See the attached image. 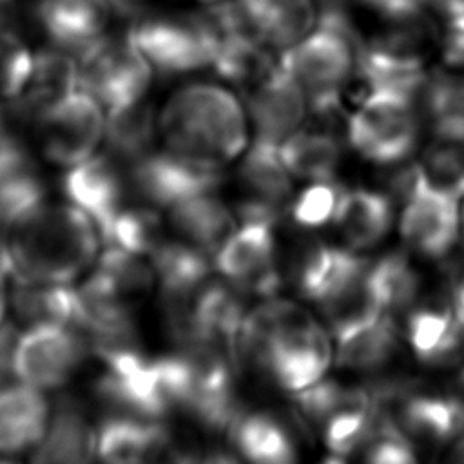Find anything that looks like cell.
<instances>
[{"label":"cell","mask_w":464,"mask_h":464,"mask_svg":"<svg viewBox=\"0 0 464 464\" xmlns=\"http://www.w3.org/2000/svg\"><path fill=\"white\" fill-rule=\"evenodd\" d=\"M236 353L239 370L250 366L292 393L321 381L332 362L323 326L303 306L274 297L245 315Z\"/></svg>","instance_id":"6da1fadb"},{"label":"cell","mask_w":464,"mask_h":464,"mask_svg":"<svg viewBox=\"0 0 464 464\" xmlns=\"http://www.w3.org/2000/svg\"><path fill=\"white\" fill-rule=\"evenodd\" d=\"M96 223L72 203H45L5 232L9 276L18 281L72 285L100 256Z\"/></svg>","instance_id":"7a4b0ae2"},{"label":"cell","mask_w":464,"mask_h":464,"mask_svg":"<svg viewBox=\"0 0 464 464\" xmlns=\"http://www.w3.org/2000/svg\"><path fill=\"white\" fill-rule=\"evenodd\" d=\"M158 132L169 152L223 169L246 149V111L223 85L190 83L170 94L158 116Z\"/></svg>","instance_id":"3957f363"},{"label":"cell","mask_w":464,"mask_h":464,"mask_svg":"<svg viewBox=\"0 0 464 464\" xmlns=\"http://www.w3.org/2000/svg\"><path fill=\"white\" fill-rule=\"evenodd\" d=\"M361 53L362 44L346 14L330 7L301 42L281 53L279 63L304 91L308 109L326 116L337 109L341 91L359 69Z\"/></svg>","instance_id":"277c9868"},{"label":"cell","mask_w":464,"mask_h":464,"mask_svg":"<svg viewBox=\"0 0 464 464\" xmlns=\"http://www.w3.org/2000/svg\"><path fill=\"white\" fill-rule=\"evenodd\" d=\"M420 111L399 92L368 89L346 120V140L364 160L393 165L410 158L419 141Z\"/></svg>","instance_id":"5b68a950"},{"label":"cell","mask_w":464,"mask_h":464,"mask_svg":"<svg viewBox=\"0 0 464 464\" xmlns=\"http://www.w3.org/2000/svg\"><path fill=\"white\" fill-rule=\"evenodd\" d=\"M129 31L154 72L187 74L214 65L216 33L207 11L141 16Z\"/></svg>","instance_id":"8992f818"},{"label":"cell","mask_w":464,"mask_h":464,"mask_svg":"<svg viewBox=\"0 0 464 464\" xmlns=\"http://www.w3.org/2000/svg\"><path fill=\"white\" fill-rule=\"evenodd\" d=\"M80 89L105 112L149 98L154 69L136 45L129 27L118 29L80 54Z\"/></svg>","instance_id":"52a82bcc"},{"label":"cell","mask_w":464,"mask_h":464,"mask_svg":"<svg viewBox=\"0 0 464 464\" xmlns=\"http://www.w3.org/2000/svg\"><path fill=\"white\" fill-rule=\"evenodd\" d=\"M89 350V341L80 330L60 323H38L18 335L13 372L20 382L42 392L60 390L78 373Z\"/></svg>","instance_id":"ba28073f"},{"label":"cell","mask_w":464,"mask_h":464,"mask_svg":"<svg viewBox=\"0 0 464 464\" xmlns=\"http://www.w3.org/2000/svg\"><path fill=\"white\" fill-rule=\"evenodd\" d=\"M44 158L71 169L100 150L105 138V109L89 92L78 89L34 120Z\"/></svg>","instance_id":"9c48e42d"},{"label":"cell","mask_w":464,"mask_h":464,"mask_svg":"<svg viewBox=\"0 0 464 464\" xmlns=\"http://www.w3.org/2000/svg\"><path fill=\"white\" fill-rule=\"evenodd\" d=\"M274 227L265 219L241 221L214 254V266L239 292L272 299L281 290Z\"/></svg>","instance_id":"30bf717a"},{"label":"cell","mask_w":464,"mask_h":464,"mask_svg":"<svg viewBox=\"0 0 464 464\" xmlns=\"http://www.w3.org/2000/svg\"><path fill=\"white\" fill-rule=\"evenodd\" d=\"M132 194L156 208H169L187 198L216 192L223 169L203 167L183 160L167 149L150 150L129 163Z\"/></svg>","instance_id":"8fae6325"},{"label":"cell","mask_w":464,"mask_h":464,"mask_svg":"<svg viewBox=\"0 0 464 464\" xmlns=\"http://www.w3.org/2000/svg\"><path fill=\"white\" fill-rule=\"evenodd\" d=\"M402 203L399 230L406 246L430 259L444 257L460 232L459 199L426 185L415 163L413 181Z\"/></svg>","instance_id":"7c38bea8"},{"label":"cell","mask_w":464,"mask_h":464,"mask_svg":"<svg viewBox=\"0 0 464 464\" xmlns=\"http://www.w3.org/2000/svg\"><path fill=\"white\" fill-rule=\"evenodd\" d=\"M62 190L69 203L83 210L96 223L102 234L118 212L130 203L129 161L107 149L98 150L89 160L65 169Z\"/></svg>","instance_id":"4fadbf2b"},{"label":"cell","mask_w":464,"mask_h":464,"mask_svg":"<svg viewBox=\"0 0 464 464\" xmlns=\"http://www.w3.org/2000/svg\"><path fill=\"white\" fill-rule=\"evenodd\" d=\"M245 87V111L254 127V140L281 145L294 134L308 112V100L294 76L277 62Z\"/></svg>","instance_id":"5bb4252c"},{"label":"cell","mask_w":464,"mask_h":464,"mask_svg":"<svg viewBox=\"0 0 464 464\" xmlns=\"http://www.w3.org/2000/svg\"><path fill=\"white\" fill-rule=\"evenodd\" d=\"M127 14L123 0H38L36 18L47 38L71 53H83ZM129 27V25H127Z\"/></svg>","instance_id":"9a60e30c"},{"label":"cell","mask_w":464,"mask_h":464,"mask_svg":"<svg viewBox=\"0 0 464 464\" xmlns=\"http://www.w3.org/2000/svg\"><path fill=\"white\" fill-rule=\"evenodd\" d=\"M225 5L245 38L279 53L301 42L317 24L314 0H225Z\"/></svg>","instance_id":"2e32d148"},{"label":"cell","mask_w":464,"mask_h":464,"mask_svg":"<svg viewBox=\"0 0 464 464\" xmlns=\"http://www.w3.org/2000/svg\"><path fill=\"white\" fill-rule=\"evenodd\" d=\"M370 261L353 252L323 241L303 243L292 257L290 277L301 297L321 304L344 286L357 281Z\"/></svg>","instance_id":"e0dca14e"},{"label":"cell","mask_w":464,"mask_h":464,"mask_svg":"<svg viewBox=\"0 0 464 464\" xmlns=\"http://www.w3.org/2000/svg\"><path fill=\"white\" fill-rule=\"evenodd\" d=\"M45 203V183L31 154L14 134L0 130V230L5 234Z\"/></svg>","instance_id":"ac0fdd59"},{"label":"cell","mask_w":464,"mask_h":464,"mask_svg":"<svg viewBox=\"0 0 464 464\" xmlns=\"http://www.w3.org/2000/svg\"><path fill=\"white\" fill-rule=\"evenodd\" d=\"M96 450L98 426L82 404L67 397L51 411L33 464H94Z\"/></svg>","instance_id":"d6986e66"},{"label":"cell","mask_w":464,"mask_h":464,"mask_svg":"<svg viewBox=\"0 0 464 464\" xmlns=\"http://www.w3.org/2000/svg\"><path fill=\"white\" fill-rule=\"evenodd\" d=\"M78 89L80 67L74 56L60 47L42 49L34 53L27 82L11 109L20 118L34 121Z\"/></svg>","instance_id":"ffe728a7"},{"label":"cell","mask_w":464,"mask_h":464,"mask_svg":"<svg viewBox=\"0 0 464 464\" xmlns=\"http://www.w3.org/2000/svg\"><path fill=\"white\" fill-rule=\"evenodd\" d=\"M51 406L42 390L25 382L0 388V455L24 453L42 440Z\"/></svg>","instance_id":"44dd1931"},{"label":"cell","mask_w":464,"mask_h":464,"mask_svg":"<svg viewBox=\"0 0 464 464\" xmlns=\"http://www.w3.org/2000/svg\"><path fill=\"white\" fill-rule=\"evenodd\" d=\"M406 337L415 357L431 366L455 362L464 355V330L450 304H422L410 312Z\"/></svg>","instance_id":"7402d4cb"},{"label":"cell","mask_w":464,"mask_h":464,"mask_svg":"<svg viewBox=\"0 0 464 464\" xmlns=\"http://www.w3.org/2000/svg\"><path fill=\"white\" fill-rule=\"evenodd\" d=\"M167 214L169 225L179 239L205 254H216L237 228L232 210L214 192L178 201L167 208Z\"/></svg>","instance_id":"603a6c76"},{"label":"cell","mask_w":464,"mask_h":464,"mask_svg":"<svg viewBox=\"0 0 464 464\" xmlns=\"http://www.w3.org/2000/svg\"><path fill=\"white\" fill-rule=\"evenodd\" d=\"M228 437L248 464H297V446L290 430L272 413L241 411Z\"/></svg>","instance_id":"cb8c5ba5"},{"label":"cell","mask_w":464,"mask_h":464,"mask_svg":"<svg viewBox=\"0 0 464 464\" xmlns=\"http://www.w3.org/2000/svg\"><path fill=\"white\" fill-rule=\"evenodd\" d=\"M334 223L350 248L377 245L392 228L393 205L390 196L372 188H346Z\"/></svg>","instance_id":"d4e9b609"},{"label":"cell","mask_w":464,"mask_h":464,"mask_svg":"<svg viewBox=\"0 0 464 464\" xmlns=\"http://www.w3.org/2000/svg\"><path fill=\"white\" fill-rule=\"evenodd\" d=\"M91 274L107 292L134 312L158 285L150 259L114 245H105Z\"/></svg>","instance_id":"484cf974"},{"label":"cell","mask_w":464,"mask_h":464,"mask_svg":"<svg viewBox=\"0 0 464 464\" xmlns=\"http://www.w3.org/2000/svg\"><path fill=\"white\" fill-rule=\"evenodd\" d=\"M279 154L294 178L321 181L332 179L341 158V140L323 127H299L281 145Z\"/></svg>","instance_id":"4316f807"},{"label":"cell","mask_w":464,"mask_h":464,"mask_svg":"<svg viewBox=\"0 0 464 464\" xmlns=\"http://www.w3.org/2000/svg\"><path fill=\"white\" fill-rule=\"evenodd\" d=\"M239 181L250 201L283 210L292 194L290 172L285 167L279 145L252 140L239 165Z\"/></svg>","instance_id":"83f0119b"},{"label":"cell","mask_w":464,"mask_h":464,"mask_svg":"<svg viewBox=\"0 0 464 464\" xmlns=\"http://www.w3.org/2000/svg\"><path fill=\"white\" fill-rule=\"evenodd\" d=\"M9 303L16 317L27 326L60 323L76 328V295L72 285L13 279Z\"/></svg>","instance_id":"f1b7e54d"},{"label":"cell","mask_w":464,"mask_h":464,"mask_svg":"<svg viewBox=\"0 0 464 464\" xmlns=\"http://www.w3.org/2000/svg\"><path fill=\"white\" fill-rule=\"evenodd\" d=\"M335 364L344 370L370 372L384 366L397 350V326L392 314H382L370 324H364L339 339Z\"/></svg>","instance_id":"f546056e"},{"label":"cell","mask_w":464,"mask_h":464,"mask_svg":"<svg viewBox=\"0 0 464 464\" xmlns=\"http://www.w3.org/2000/svg\"><path fill=\"white\" fill-rule=\"evenodd\" d=\"M158 120L147 98L105 112V149L125 161L152 150Z\"/></svg>","instance_id":"4dcf8cb0"},{"label":"cell","mask_w":464,"mask_h":464,"mask_svg":"<svg viewBox=\"0 0 464 464\" xmlns=\"http://www.w3.org/2000/svg\"><path fill=\"white\" fill-rule=\"evenodd\" d=\"M102 239L107 245L150 257L167 236L158 208L140 201L123 207L102 232Z\"/></svg>","instance_id":"1f68e13d"},{"label":"cell","mask_w":464,"mask_h":464,"mask_svg":"<svg viewBox=\"0 0 464 464\" xmlns=\"http://www.w3.org/2000/svg\"><path fill=\"white\" fill-rule=\"evenodd\" d=\"M366 279L386 314L411 306L420 288L417 270L411 266L410 259L399 252L370 261Z\"/></svg>","instance_id":"d6a6232c"},{"label":"cell","mask_w":464,"mask_h":464,"mask_svg":"<svg viewBox=\"0 0 464 464\" xmlns=\"http://www.w3.org/2000/svg\"><path fill=\"white\" fill-rule=\"evenodd\" d=\"M419 109L437 138L464 141V78L430 76Z\"/></svg>","instance_id":"836d02e7"},{"label":"cell","mask_w":464,"mask_h":464,"mask_svg":"<svg viewBox=\"0 0 464 464\" xmlns=\"http://www.w3.org/2000/svg\"><path fill=\"white\" fill-rule=\"evenodd\" d=\"M417 169L431 188L464 198V141L437 138L417 161Z\"/></svg>","instance_id":"e575fe53"},{"label":"cell","mask_w":464,"mask_h":464,"mask_svg":"<svg viewBox=\"0 0 464 464\" xmlns=\"http://www.w3.org/2000/svg\"><path fill=\"white\" fill-rule=\"evenodd\" d=\"M34 53L29 45L16 34V31L7 24H0V111L11 107L20 96Z\"/></svg>","instance_id":"d590c367"},{"label":"cell","mask_w":464,"mask_h":464,"mask_svg":"<svg viewBox=\"0 0 464 464\" xmlns=\"http://www.w3.org/2000/svg\"><path fill=\"white\" fill-rule=\"evenodd\" d=\"M346 187L332 179L312 181L299 192L290 207V216L303 228H317L334 221Z\"/></svg>","instance_id":"8d00e7d4"},{"label":"cell","mask_w":464,"mask_h":464,"mask_svg":"<svg viewBox=\"0 0 464 464\" xmlns=\"http://www.w3.org/2000/svg\"><path fill=\"white\" fill-rule=\"evenodd\" d=\"M364 464H419L410 439L388 419H379L377 430L366 442Z\"/></svg>","instance_id":"74e56055"},{"label":"cell","mask_w":464,"mask_h":464,"mask_svg":"<svg viewBox=\"0 0 464 464\" xmlns=\"http://www.w3.org/2000/svg\"><path fill=\"white\" fill-rule=\"evenodd\" d=\"M372 9L386 16L388 20L410 16L420 13L430 5V0H364Z\"/></svg>","instance_id":"f35d334b"},{"label":"cell","mask_w":464,"mask_h":464,"mask_svg":"<svg viewBox=\"0 0 464 464\" xmlns=\"http://www.w3.org/2000/svg\"><path fill=\"white\" fill-rule=\"evenodd\" d=\"M16 339H18V334L13 323H2L0 324V388L5 386L9 375H14L13 353H14Z\"/></svg>","instance_id":"ab89813d"},{"label":"cell","mask_w":464,"mask_h":464,"mask_svg":"<svg viewBox=\"0 0 464 464\" xmlns=\"http://www.w3.org/2000/svg\"><path fill=\"white\" fill-rule=\"evenodd\" d=\"M450 306L464 330V268L457 270L450 285Z\"/></svg>","instance_id":"60d3db41"},{"label":"cell","mask_w":464,"mask_h":464,"mask_svg":"<svg viewBox=\"0 0 464 464\" xmlns=\"http://www.w3.org/2000/svg\"><path fill=\"white\" fill-rule=\"evenodd\" d=\"M196 464H239V460L227 451H212L207 457L199 459Z\"/></svg>","instance_id":"b9f144b4"},{"label":"cell","mask_w":464,"mask_h":464,"mask_svg":"<svg viewBox=\"0 0 464 464\" xmlns=\"http://www.w3.org/2000/svg\"><path fill=\"white\" fill-rule=\"evenodd\" d=\"M5 277H7V274L0 270V324L4 323V315H5L7 304H9V294H7V288H5Z\"/></svg>","instance_id":"7bdbcfd3"},{"label":"cell","mask_w":464,"mask_h":464,"mask_svg":"<svg viewBox=\"0 0 464 464\" xmlns=\"http://www.w3.org/2000/svg\"><path fill=\"white\" fill-rule=\"evenodd\" d=\"M450 464H464V439L457 444V448L450 459Z\"/></svg>","instance_id":"ee69618b"},{"label":"cell","mask_w":464,"mask_h":464,"mask_svg":"<svg viewBox=\"0 0 464 464\" xmlns=\"http://www.w3.org/2000/svg\"><path fill=\"white\" fill-rule=\"evenodd\" d=\"M459 397H460V401L464 402V364H462V370H460V373H459V381H457V392H455Z\"/></svg>","instance_id":"f6af8a7d"},{"label":"cell","mask_w":464,"mask_h":464,"mask_svg":"<svg viewBox=\"0 0 464 464\" xmlns=\"http://www.w3.org/2000/svg\"><path fill=\"white\" fill-rule=\"evenodd\" d=\"M317 464H346L341 455H330V457H324L323 460H319Z\"/></svg>","instance_id":"bcb514c9"},{"label":"cell","mask_w":464,"mask_h":464,"mask_svg":"<svg viewBox=\"0 0 464 464\" xmlns=\"http://www.w3.org/2000/svg\"><path fill=\"white\" fill-rule=\"evenodd\" d=\"M460 230H462V237H464V208H462V216H460Z\"/></svg>","instance_id":"7dc6e473"},{"label":"cell","mask_w":464,"mask_h":464,"mask_svg":"<svg viewBox=\"0 0 464 464\" xmlns=\"http://www.w3.org/2000/svg\"><path fill=\"white\" fill-rule=\"evenodd\" d=\"M205 4H218V2H225V0H201Z\"/></svg>","instance_id":"c3c4849f"},{"label":"cell","mask_w":464,"mask_h":464,"mask_svg":"<svg viewBox=\"0 0 464 464\" xmlns=\"http://www.w3.org/2000/svg\"><path fill=\"white\" fill-rule=\"evenodd\" d=\"M36 2H38V0H36Z\"/></svg>","instance_id":"681fc988"},{"label":"cell","mask_w":464,"mask_h":464,"mask_svg":"<svg viewBox=\"0 0 464 464\" xmlns=\"http://www.w3.org/2000/svg\"><path fill=\"white\" fill-rule=\"evenodd\" d=\"M0 112H2V111H0Z\"/></svg>","instance_id":"f907efd6"}]
</instances>
